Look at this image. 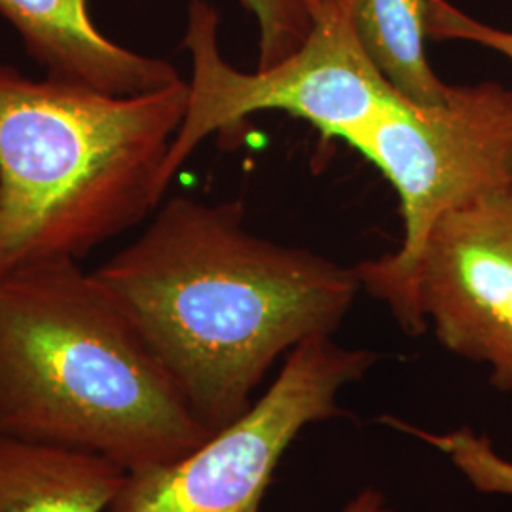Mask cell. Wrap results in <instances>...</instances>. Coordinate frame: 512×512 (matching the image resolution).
I'll return each instance as SVG.
<instances>
[{"mask_svg":"<svg viewBox=\"0 0 512 512\" xmlns=\"http://www.w3.org/2000/svg\"><path fill=\"white\" fill-rule=\"evenodd\" d=\"M93 274L211 433L249 410L281 355L334 336L361 291L355 266L249 230L243 203L188 196Z\"/></svg>","mask_w":512,"mask_h":512,"instance_id":"1","label":"cell"},{"mask_svg":"<svg viewBox=\"0 0 512 512\" xmlns=\"http://www.w3.org/2000/svg\"><path fill=\"white\" fill-rule=\"evenodd\" d=\"M0 435L133 473L213 433L97 275L59 260L0 277Z\"/></svg>","mask_w":512,"mask_h":512,"instance_id":"2","label":"cell"},{"mask_svg":"<svg viewBox=\"0 0 512 512\" xmlns=\"http://www.w3.org/2000/svg\"><path fill=\"white\" fill-rule=\"evenodd\" d=\"M186 107L184 80L118 97L0 61V277L78 262L147 219Z\"/></svg>","mask_w":512,"mask_h":512,"instance_id":"3","label":"cell"},{"mask_svg":"<svg viewBox=\"0 0 512 512\" xmlns=\"http://www.w3.org/2000/svg\"><path fill=\"white\" fill-rule=\"evenodd\" d=\"M348 145L395 188L404 228L395 253L355 266L361 289L420 336L410 283L429 232L442 215L512 183V90L480 82L452 86L439 105L401 99Z\"/></svg>","mask_w":512,"mask_h":512,"instance_id":"4","label":"cell"},{"mask_svg":"<svg viewBox=\"0 0 512 512\" xmlns=\"http://www.w3.org/2000/svg\"><path fill=\"white\" fill-rule=\"evenodd\" d=\"M310 8V35L293 55L243 73L220 54L219 10L207 0H190L183 44L192 57V80L183 124L165 160L167 186L209 135H230L253 114L285 112L349 143L403 99L363 52L349 0H310Z\"/></svg>","mask_w":512,"mask_h":512,"instance_id":"5","label":"cell"},{"mask_svg":"<svg viewBox=\"0 0 512 512\" xmlns=\"http://www.w3.org/2000/svg\"><path fill=\"white\" fill-rule=\"evenodd\" d=\"M378 363V353L315 336L293 351L272 385L238 420L165 465L128 473L109 512H262L275 471L298 435L349 416L342 391Z\"/></svg>","mask_w":512,"mask_h":512,"instance_id":"6","label":"cell"},{"mask_svg":"<svg viewBox=\"0 0 512 512\" xmlns=\"http://www.w3.org/2000/svg\"><path fill=\"white\" fill-rule=\"evenodd\" d=\"M418 334L512 391V183L442 215L410 283Z\"/></svg>","mask_w":512,"mask_h":512,"instance_id":"7","label":"cell"},{"mask_svg":"<svg viewBox=\"0 0 512 512\" xmlns=\"http://www.w3.org/2000/svg\"><path fill=\"white\" fill-rule=\"evenodd\" d=\"M0 16L46 76L93 92L129 97L177 84L179 71L158 57L131 52L101 35L86 0H0Z\"/></svg>","mask_w":512,"mask_h":512,"instance_id":"8","label":"cell"},{"mask_svg":"<svg viewBox=\"0 0 512 512\" xmlns=\"http://www.w3.org/2000/svg\"><path fill=\"white\" fill-rule=\"evenodd\" d=\"M126 475L97 454L0 435V512H109Z\"/></svg>","mask_w":512,"mask_h":512,"instance_id":"9","label":"cell"},{"mask_svg":"<svg viewBox=\"0 0 512 512\" xmlns=\"http://www.w3.org/2000/svg\"><path fill=\"white\" fill-rule=\"evenodd\" d=\"M433 0H349L357 40L385 82L412 105H439L452 90L427 59Z\"/></svg>","mask_w":512,"mask_h":512,"instance_id":"10","label":"cell"},{"mask_svg":"<svg viewBox=\"0 0 512 512\" xmlns=\"http://www.w3.org/2000/svg\"><path fill=\"white\" fill-rule=\"evenodd\" d=\"M380 423L435 448L448 458L476 492L512 497V459L505 458L488 435L467 425L435 433L395 416H384Z\"/></svg>","mask_w":512,"mask_h":512,"instance_id":"11","label":"cell"},{"mask_svg":"<svg viewBox=\"0 0 512 512\" xmlns=\"http://www.w3.org/2000/svg\"><path fill=\"white\" fill-rule=\"evenodd\" d=\"M258 25V67L293 55L310 35V0H239Z\"/></svg>","mask_w":512,"mask_h":512,"instance_id":"12","label":"cell"},{"mask_svg":"<svg viewBox=\"0 0 512 512\" xmlns=\"http://www.w3.org/2000/svg\"><path fill=\"white\" fill-rule=\"evenodd\" d=\"M429 38L465 40L495 50L512 59V33L501 31L467 16L448 0H433L429 16Z\"/></svg>","mask_w":512,"mask_h":512,"instance_id":"13","label":"cell"},{"mask_svg":"<svg viewBox=\"0 0 512 512\" xmlns=\"http://www.w3.org/2000/svg\"><path fill=\"white\" fill-rule=\"evenodd\" d=\"M385 505V497L376 488H365L361 494L349 499L348 505L340 512H378Z\"/></svg>","mask_w":512,"mask_h":512,"instance_id":"14","label":"cell"},{"mask_svg":"<svg viewBox=\"0 0 512 512\" xmlns=\"http://www.w3.org/2000/svg\"><path fill=\"white\" fill-rule=\"evenodd\" d=\"M378 512H397V511H393V509H389V507H387V505H384V507H382V509H380V511Z\"/></svg>","mask_w":512,"mask_h":512,"instance_id":"15","label":"cell"}]
</instances>
